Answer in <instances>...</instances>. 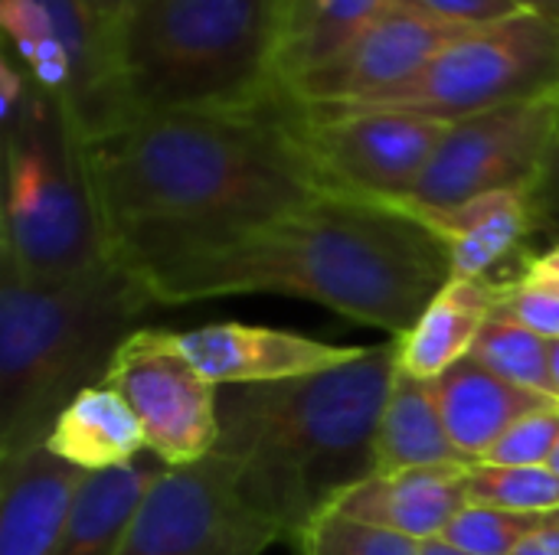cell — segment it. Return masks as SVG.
Instances as JSON below:
<instances>
[{"label":"cell","instance_id":"6da1fadb","mask_svg":"<svg viewBox=\"0 0 559 555\" xmlns=\"http://www.w3.org/2000/svg\"><path fill=\"white\" fill-rule=\"evenodd\" d=\"M151 304L285 294L406 337L452 281L449 249L393 206L324 193L285 213L115 255Z\"/></svg>","mask_w":559,"mask_h":555},{"label":"cell","instance_id":"7a4b0ae2","mask_svg":"<svg viewBox=\"0 0 559 555\" xmlns=\"http://www.w3.org/2000/svg\"><path fill=\"white\" fill-rule=\"evenodd\" d=\"M111 258L124 249L265 219L331 193L288 105L255 114H138L85 141Z\"/></svg>","mask_w":559,"mask_h":555},{"label":"cell","instance_id":"3957f363","mask_svg":"<svg viewBox=\"0 0 559 555\" xmlns=\"http://www.w3.org/2000/svg\"><path fill=\"white\" fill-rule=\"evenodd\" d=\"M396 370L390 340L328 373L219 389L213 455L282 536L298 543L377 474V432Z\"/></svg>","mask_w":559,"mask_h":555},{"label":"cell","instance_id":"277c9868","mask_svg":"<svg viewBox=\"0 0 559 555\" xmlns=\"http://www.w3.org/2000/svg\"><path fill=\"white\" fill-rule=\"evenodd\" d=\"M147 307V291L115 258L56 285L0 265V461L43 445L59 412L102 386Z\"/></svg>","mask_w":559,"mask_h":555},{"label":"cell","instance_id":"5b68a950","mask_svg":"<svg viewBox=\"0 0 559 555\" xmlns=\"http://www.w3.org/2000/svg\"><path fill=\"white\" fill-rule=\"evenodd\" d=\"M282 10L285 0H134L111 39L128 114L282 105Z\"/></svg>","mask_w":559,"mask_h":555},{"label":"cell","instance_id":"8992f818","mask_svg":"<svg viewBox=\"0 0 559 555\" xmlns=\"http://www.w3.org/2000/svg\"><path fill=\"white\" fill-rule=\"evenodd\" d=\"M0 114L7 150L0 265L36 285L108 265L111 245L92 190L85 137L72 114L33 79Z\"/></svg>","mask_w":559,"mask_h":555},{"label":"cell","instance_id":"52a82bcc","mask_svg":"<svg viewBox=\"0 0 559 555\" xmlns=\"http://www.w3.org/2000/svg\"><path fill=\"white\" fill-rule=\"evenodd\" d=\"M527 101H559V26L534 13L472 29L436 52L403 85L334 108L462 121Z\"/></svg>","mask_w":559,"mask_h":555},{"label":"cell","instance_id":"ba28073f","mask_svg":"<svg viewBox=\"0 0 559 555\" xmlns=\"http://www.w3.org/2000/svg\"><path fill=\"white\" fill-rule=\"evenodd\" d=\"M288 114L324 186L373 203L413 196L452 124L406 111L288 105Z\"/></svg>","mask_w":559,"mask_h":555},{"label":"cell","instance_id":"9c48e42d","mask_svg":"<svg viewBox=\"0 0 559 555\" xmlns=\"http://www.w3.org/2000/svg\"><path fill=\"white\" fill-rule=\"evenodd\" d=\"M278 540L282 530L242 497L229 464L210 455L154 481L118 555H262Z\"/></svg>","mask_w":559,"mask_h":555},{"label":"cell","instance_id":"30bf717a","mask_svg":"<svg viewBox=\"0 0 559 555\" xmlns=\"http://www.w3.org/2000/svg\"><path fill=\"white\" fill-rule=\"evenodd\" d=\"M559 101L508 105L452 121L413 196L455 206L501 190H537L557 160Z\"/></svg>","mask_w":559,"mask_h":555},{"label":"cell","instance_id":"8fae6325","mask_svg":"<svg viewBox=\"0 0 559 555\" xmlns=\"http://www.w3.org/2000/svg\"><path fill=\"white\" fill-rule=\"evenodd\" d=\"M102 386L134 412L144 448L167 468L210 458L219 438V389L190 363L174 330L138 327L115 353Z\"/></svg>","mask_w":559,"mask_h":555},{"label":"cell","instance_id":"7c38bea8","mask_svg":"<svg viewBox=\"0 0 559 555\" xmlns=\"http://www.w3.org/2000/svg\"><path fill=\"white\" fill-rule=\"evenodd\" d=\"M472 29L436 23L413 10L386 7L328 65L305 75L285 101L298 108H334L373 98L413 79L436 52Z\"/></svg>","mask_w":559,"mask_h":555},{"label":"cell","instance_id":"4fadbf2b","mask_svg":"<svg viewBox=\"0 0 559 555\" xmlns=\"http://www.w3.org/2000/svg\"><path fill=\"white\" fill-rule=\"evenodd\" d=\"M174 337L216 389L328 373L367 350L252 324H206L193 330H174Z\"/></svg>","mask_w":559,"mask_h":555},{"label":"cell","instance_id":"5bb4252c","mask_svg":"<svg viewBox=\"0 0 559 555\" xmlns=\"http://www.w3.org/2000/svg\"><path fill=\"white\" fill-rule=\"evenodd\" d=\"M373 203V200H370ZM396 213L429 229L452 258V278H491V272L521 249V242L544 229L537 190L485 193L455 206H429L416 200H386Z\"/></svg>","mask_w":559,"mask_h":555},{"label":"cell","instance_id":"9a60e30c","mask_svg":"<svg viewBox=\"0 0 559 555\" xmlns=\"http://www.w3.org/2000/svg\"><path fill=\"white\" fill-rule=\"evenodd\" d=\"M85 474L46 445L0 461V555H52Z\"/></svg>","mask_w":559,"mask_h":555},{"label":"cell","instance_id":"2e32d148","mask_svg":"<svg viewBox=\"0 0 559 555\" xmlns=\"http://www.w3.org/2000/svg\"><path fill=\"white\" fill-rule=\"evenodd\" d=\"M475 468V464H472ZM472 468H423L400 474H373L354 487L334 514L367 527H380L416 543L439 540L452 517L468 504L465 478Z\"/></svg>","mask_w":559,"mask_h":555},{"label":"cell","instance_id":"e0dca14e","mask_svg":"<svg viewBox=\"0 0 559 555\" xmlns=\"http://www.w3.org/2000/svg\"><path fill=\"white\" fill-rule=\"evenodd\" d=\"M432 393L455 448L472 464H478L495 448V442L521 419L547 406H559L547 396L501 379L475 360H462L442 376H436Z\"/></svg>","mask_w":559,"mask_h":555},{"label":"cell","instance_id":"ac0fdd59","mask_svg":"<svg viewBox=\"0 0 559 555\" xmlns=\"http://www.w3.org/2000/svg\"><path fill=\"white\" fill-rule=\"evenodd\" d=\"M498 291L501 285L491 278H452L423 311L416 327L396 340L400 370L436 379L468 360L481 327L498 311Z\"/></svg>","mask_w":559,"mask_h":555},{"label":"cell","instance_id":"d6986e66","mask_svg":"<svg viewBox=\"0 0 559 555\" xmlns=\"http://www.w3.org/2000/svg\"><path fill=\"white\" fill-rule=\"evenodd\" d=\"M167 464L144 451L124 468L85 474L52 555H118L128 527Z\"/></svg>","mask_w":559,"mask_h":555},{"label":"cell","instance_id":"ffe728a7","mask_svg":"<svg viewBox=\"0 0 559 555\" xmlns=\"http://www.w3.org/2000/svg\"><path fill=\"white\" fill-rule=\"evenodd\" d=\"M43 445L82 474L124 468L147 451L141 422L111 386L79 393L59 412Z\"/></svg>","mask_w":559,"mask_h":555},{"label":"cell","instance_id":"44dd1931","mask_svg":"<svg viewBox=\"0 0 559 555\" xmlns=\"http://www.w3.org/2000/svg\"><path fill=\"white\" fill-rule=\"evenodd\" d=\"M423 468H472V461L462 458L442 422L432 379L396 370L377 432V474Z\"/></svg>","mask_w":559,"mask_h":555},{"label":"cell","instance_id":"7402d4cb","mask_svg":"<svg viewBox=\"0 0 559 555\" xmlns=\"http://www.w3.org/2000/svg\"><path fill=\"white\" fill-rule=\"evenodd\" d=\"M393 0H285L278 36L282 98L354 43Z\"/></svg>","mask_w":559,"mask_h":555},{"label":"cell","instance_id":"603a6c76","mask_svg":"<svg viewBox=\"0 0 559 555\" xmlns=\"http://www.w3.org/2000/svg\"><path fill=\"white\" fill-rule=\"evenodd\" d=\"M468 360L481 363L485 370L498 373L501 379L531 389L537 396H547L557 402L554 376H550V340L531 334L527 327L514 324L504 314H491L481 327Z\"/></svg>","mask_w":559,"mask_h":555},{"label":"cell","instance_id":"cb8c5ba5","mask_svg":"<svg viewBox=\"0 0 559 555\" xmlns=\"http://www.w3.org/2000/svg\"><path fill=\"white\" fill-rule=\"evenodd\" d=\"M468 504L498 507L511 514H554L559 510V474L550 468H495L475 464L465 478Z\"/></svg>","mask_w":559,"mask_h":555},{"label":"cell","instance_id":"d4e9b609","mask_svg":"<svg viewBox=\"0 0 559 555\" xmlns=\"http://www.w3.org/2000/svg\"><path fill=\"white\" fill-rule=\"evenodd\" d=\"M540 520L544 514L534 517V514H511L498 507L465 504L439 540L468 555H514V550L537 530Z\"/></svg>","mask_w":559,"mask_h":555},{"label":"cell","instance_id":"484cf974","mask_svg":"<svg viewBox=\"0 0 559 555\" xmlns=\"http://www.w3.org/2000/svg\"><path fill=\"white\" fill-rule=\"evenodd\" d=\"M298 550L301 555H423V543L328 514L298 536Z\"/></svg>","mask_w":559,"mask_h":555},{"label":"cell","instance_id":"4316f807","mask_svg":"<svg viewBox=\"0 0 559 555\" xmlns=\"http://www.w3.org/2000/svg\"><path fill=\"white\" fill-rule=\"evenodd\" d=\"M559 442V406L531 412L514 429H508L495 448L478 464L495 468H547Z\"/></svg>","mask_w":559,"mask_h":555},{"label":"cell","instance_id":"83f0119b","mask_svg":"<svg viewBox=\"0 0 559 555\" xmlns=\"http://www.w3.org/2000/svg\"><path fill=\"white\" fill-rule=\"evenodd\" d=\"M390 7L413 10L436 23L465 26V29L495 26V23H504V20L524 13L514 0H393Z\"/></svg>","mask_w":559,"mask_h":555},{"label":"cell","instance_id":"f1b7e54d","mask_svg":"<svg viewBox=\"0 0 559 555\" xmlns=\"http://www.w3.org/2000/svg\"><path fill=\"white\" fill-rule=\"evenodd\" d=\"M498 314L511 317L514 324L527 327L531 334L544 337V340H559V298L550 291L521 285V281H508L498 291Z\"/></svg>","mask_w":559,"mask_h":555},{"label":"cell","instance_id":"f546056e","mask_svg":"<svg viewBox=\"0 0 559 555\" xmlns=\"http://www.w3.org/2000/svg\"><path fill=\"white\" fill-rule=\"evenodd\" d=\"M518 281L531 285V288H540V291H550V294L559 298V242L554 249H547L544 255L531 258Z\"/></svg>","mask_w":559,"mask_h":555},{"label":"cell","instance_id":"4dcf8cb0","mask_svg":"<svg viewBox=\"0 0 559 555\" xmlns=\"http://www.w3.org/2000/svg\"><path fill=\"white\" fill-rule=\"evenodd\" d=\"M514 555H559V510L544 514L537 530L514 550Z\"/></svg>","mask_w":559,"mask_h":555},{"label":"cell","instance_id":"1f68e13d","mask_svg":"<svg viewBox=\"0 0 559 555\" xmlns=\"http://www.w3.org/2000/svg\"><path fill=\"white\" fill-rule=\"evenodd\" d=\"M131 3H134V0H85L88 13L95 16V23H98L111 39H115V29L121 26L124 13L131 10Z\"/></svg>","mask_w":559,"mask_h":555},{"label":"cell","instance_id":"d6a6232c","mask_svg":"<svg viewBox=\"0 0 559 555\" xmlns=\"http://www.w3.org/2000/svg\"><path fill=\"white\" fill-rule=\"evenodd\" d=\"M559 209V134H557V160L550 167V177L547 183L540 186V216H544V226H550L554 213Z\"/></svg>","mask_w":559,"mask_h":555},{"label":"cell","instance_id":"836d02e7","mask_svg":"<svg viewBox=\"0 0 559 555\" xmlns=\"http://www.w3.org/2000/svg\"><path fill=\"white\" fill-rule=\"evenodd\" d=\"M524 13H534V16H544L550 23L559 26V0H514Z\"/></svg>","mask_w":559,"mask_h":555},{"label":"cell","instance_id":"e575fe53","mask_svg":"<svg viewBox=\"0 0 559 555\" xmlns=\"http://www.w3.org/2000/svg\"><path fill=\"white\" fill-rule=\"evenodd\" d=\"M423 555H468V553H462V550L449 546L445 540H429V543H423Z\"/></svg>","mask_w":559,"mask_h":555},{"label":"cell","instance_id":"d590c367","mask_svg":"<svg viewBox=\"0 0 559 555\" xmlns=\"http://www.w3.org/2000/svg\"><path fill=\"white\" fill-rule=\"evenodd\" d=\"M550 376H554V389H557V402H559V340L550 343Z\"/></svg>","mask_w":559,"mask_h":555},{"label":"cell","instance_id":"8d00e7d4","mask_svg":"<svg viewBox=\"0 0 559 555\" xmlns=\"http://www.w3.org/2000/svg\"><path fill=\"white\" fill-rule=\"evenodd\" d=\"M547 468L559 474V442H557V448H554V455H550V464H547Z\"/></svg>","mask_w":559,"mask_h":555},{"label":"cell","instance_id":"74e56055","mask_svg":"<svg viewBox=\"0 0 559 555\" xmlns=\"http://www.w3.org/2000/svg\"><path fill=\"white\" fill-rule=\"evenodd\" d=\"M550 222H559V209H557V213H554V219H550Z\"/></svg>","mask_w":559,"mask_h":555}]
</instances>
